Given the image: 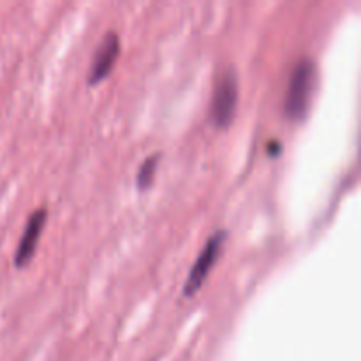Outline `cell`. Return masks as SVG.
<instances>
[{"label": "cell", "instance_id": "2", "mask_svg": "<svg viewBox=\"0 0 361 361\" xmlns=\"http://www.w3.org/2000/svg\"><path fill=\"white\" fill-rule=\"evenodd\" d=\"M240 85L236 71L226 69L219 74L217 83L212 97V120L217 129H228L235 118L236 106H238Z\"/></svg>", "mask_w": 361, "mask_h": 361}, {"label": "cell", "instance_id": "3", "mask_svg": "<svg viewBox=\"0 0 361 361\" xmlns=\"http://www.w3.org/2000/svg\"><path fill=\"white\" fill-rule=\"evenodd\" d=\"M226 236H228V233H226L224 229H219V231H215L214 235L208 238L207 245L203 247L201 254L197 256L196 263L192 264L189 275H187L185 284H183V296H185V298H192V296L203 288L204 281H207L212 268L215 267L219 256H221L222 247H224L226 243Z\"/></svg>", "mask_w": 361, "mask_h": 361}, {"label": "cell", "instance_id": "4", "mask_svg": "<svg viewBox=\"0 0 361 361\" xmlns=\"http://www.w3.org/2000/svg\"><path fill=\"white\" fill-rule=\"evenodd\" d=\"M120 55V37L116 32H108V34L102 37V41L99 42L97 49L94 53V59H92L90 71H88V85L94 87V85L101 83L106 76H109L111 69L115 67L116 60Z\"/></svg>", "mask_w": 361, "mask_h": 361}, {"label": "cell", "instance_id": "5", "mask_svg": "<svg viewBox=\"0 0 361 361\" xmlns=\"http://www.w3.org/2000/svg\"><path fill=\"white\" fill-rule=\"evenodd\" d=\"M46 219H48V212L44 208H39V210H35L30 215L27 226H25L23 235H21L20 243H18L16 254H14V267L16 268H25L32 261L35 249L39 245L42 229H44Z\"/></svg>", "mask_w": 361, "mask_h": 361}, {"label": "cell", "instance_id": "6", "mask_svg": "<svg viewBox=\"0 0 361 361\" xmlns=\"http://www.w3.org/2000/svg\"><path fill=\"white\" fill-rule=\"evenodd\" d=\"M159 162H161V154H154L150 157L145 159L143 164L140 166L136 175V187L140 190L150 189L152 183H154L155 173H157Z\"/></svg>", "mask_w": 361, "mask_h": 361}, {"label": "cell", "instance_id": "1", "mask_svg": "<svg viewBox=\"0 0 361 361\" xmlns=\"http://www.w3.org/2000/svg\"><path fill=\"white\" fill-rule=\"evenodd\" d=\"M317 78H319L317 66L310 56H303L296 62L284 99L286 118L291 122L305 120L317 90Z\"/></svg>", "mask_w": 361, "mask_h": 361}]
</instances>
